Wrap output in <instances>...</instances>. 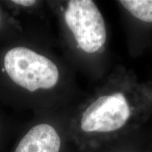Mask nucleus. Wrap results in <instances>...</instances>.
Listing matches in <instances>:
<instances>
[{
    "mask_svg": "<svg viewBox=\"0 0 152 152\" xmlns=\"http://www.w3.org/2000/svg\"><path fill=\"white\" fill-rule=\"evenodd\" d=\"M4 63L12 81L30 92L52 88L59 77L58 68L52 61L26 47L9 50Z\"/></svg>",
    "mask_w": 152,
    "mask_h": 152,
    "instance_id": "nucleus-1",
    "label": "nucleus"
},
{
    "mask_svg": "<svg viewBox=\"0 0 152 152\" xmlns=\"http://www.w3.org/2000/svg\"><path fill=\"white\" fill-rule=\"evenodd\" d=\"M65 20L82 50L92 54L106 42V25L98 7L92 0H71Z\"/></svg>",
    "mask_w": 152,
    "mask_h": 152,
    "instance_id": "nucleus-2",
    "label": "nucleus"
},
{
    "mask_svg": "<svg viewBox=\"0 0 152 152\" xmlns=\"http://www.w3.org/2000/svg\"><path fill=\"white\" fill-rule=\"evenodd\" d=\"M130 116V108L122 93L104 95L83 113L81 128L85 132H108L121 128Z\"/></svg>",
    "mask_w": 152,
    "mask_h": 152,
    "instance_id": "nucleus-3",
    "label": "nucleus"
},
{
    "mask_svg": "<svg viewBox=\"0 0 152 152\" xmlns=\"http://www.w3.org/2000/svg\"><path fill=\"white\" fill-rule=\"evenodd\" d=\"M61 141L52 125L40 123L23 136L14 152H59Z\"/></svg>",
    "mask_w": 152,
    "mask_h": 152,
    "instance_id": "nucleus-4",
    "label": "nucleus"
},
{
    "mask_svg": "<svg viewBox=\"0 0 152 152\" xmlns=\"http://www.w3.org/2000/svg\"><path fill=\"white\" fill-rule=\"evenodd\" d=\"M119 2L135 18L152 22V0H121Z\"/></svg>",
    "mask_w": 152,
    "mask_h": 152,
    "instance_id": "nucleus-5",
    "label": "nucleus"
},
{
    "mask_svg": "<svg viewBox=\"0 0 152 152\" xmlns=\"http://www.w3.org/2000/svg\"><path fill=\"white\" fill-rule=\"evenodd\" d=\"M12 2L16 4L24 6V7H31L36 2V1H34V0H14L12 1Z\"/></svg>",
    "mask_w": 152,
    "mask_h": 152,
    "instance_id": "nucleus-6",
    "label": "nucleus"
}]
</instances>
